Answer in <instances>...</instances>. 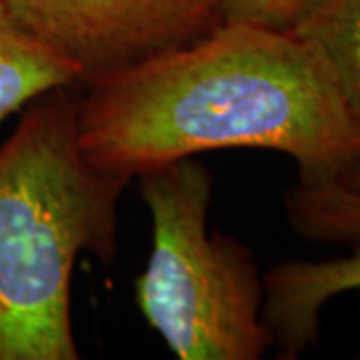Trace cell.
<instances>
[{
  "mask_svg": "<svg viewBox=\"0 0 360 360\" xmlns=\"http://www.w3.org/2000/svg\"><path fill=\"white\" fill-rule=\"evenodd\" d=\"M290 229L316 245L360 246V193L338 180L296 182L284 194Z\"/></svg>",
  "mask_w": 360,
  "mask_h": 360,
  "instance_id": "cell-8",
  "label": "cell"
},
{
  "mask_svg": "<svg viewBox=\"0 0 360 360\" xmlns=\"http://www.w3.org/2000/svg\"><path fill=\"white\" fill-rule=\"evenodd\" d=\"M360 290V246L326 260H284L264 272L262 319L281 359H296L319 340L321 310Z\"/></svg>",
  "mask_w": 360,
  "mask_h": 360,
  "instance_id": "cell-5",
  "label": "cell"
},
{
  "mask_svg": "<svg viewBox=\"0 0 360 360\" xmlns=\"http://www.w3.org/2000/svg\"><path fill=\"white\" fill-rule=\"evenodd\" d=\"M153 248L134 281L146 324L180 360H258L272 347L264 274L234 236L208 231L212 174L194 156L139 174Z\"/></svg>",
  "mask_w": 360,
  "mask_h": 360,
  "instance_id": "cell-3",
  "label": "cell"
},
{
  "mask_svg": "<svg viewBox=\"0 0 360 360\" xmlns=\"http://www.w3.org/2000/svg\"><path fill=\"white\" fill-rule=\"evenodd\" d=\"M338 182L348 188V191H354V193H360V155L359 158L348 167V170L338 179Z\"/></svg>",
  "mask_w": 360,
  "mask_h": 360,
  "instance_id": "cell-10",
  "label": "cell"
},
{
  "mask_svg": "<svg viewBox=\"0 0 360 360\" xmlns=\"http://www.w3.org/2000/svg\"><path fill=\"white\" fill-rule=\"evenodd\" d=\"M80 84L129 70L219 28V0H0Z\"/></svg>",
  "mask_w": 360,
  "mask_h": 360,
  "instance_id": "cell-4",
  "label": "cell"
},
{
  "mask_svg": "<svg viewBox=\"0 0 360 360\" xmlns=\"http://www.w3.org/2000/svg\"><path fill=\"white\" fill-rule=\"evenodd\" d=\"M326 0H219L220 25L292 34Z\"/></svg>",
  "mask_w": 360,
  "mask_h": 360,
  "instance_id": "cell-9",
  "label": "cell"
},
{
  "mask_svg": "<svg viewBox=\"0 0 360 360\" xmlns=\"http://www.w3.org/2000/svg\"><path fill=\"white\" fill-rule=\"evenodd\" d=\"M86 89L80 148L127 179L208 150L264 148L290 156L298 182H324L360 155V129L333 77L295 34L220 25Z\"/></svg>",
  "mask_w": 360,
  "mask_h": 360,
  "instance_id": "cell-1",
  "label": "cell"
},
{
  "mask_svg": "<svg viewBox=\"0 0 360 360\" xmlns=\"http://www.w3.org/2000/svg\"><path fill=\"white\" fill-rule=\"evenodd\" d=\"M75 86L22 108L0 146V360L80 359L70 288L80 255H118V202L130 179L90 162Z\"/></svg>",
  "mask_w": 360,
  "mask_h": 360,
  "instance_id": "cell-2",
  "label": "cell"
},
{
  "mask_svg": "<svg viewBox=\"0 0 360 360\" xmlns=\"http://www.w3.org/2000/svg\"><path fill=\"white\" fill-rule=\"evenodd\" d=\"M78 84L77 70L28 37L0 6V124L40 94Z\"/></svg>",
  "mask_w": 360,
  "mask_h": 360,
  "instance_id": "cell-6",
  "label": "cell"
},
{
  "mask_svg": "<svg viewBox=\"0 0 360 360\" xmlns=\"http://www.w3.org/2000/svg\"><path fill=\"white\" fill-rule=\"evenodd\" d=\"M292 34L319 54L360 129V0H326Z\"/></svg>",
  "mask_w": 360,
  "mask_h": 360,
  "instance_id": "cell-7",
  "label": "cell"
}]
</instances>
